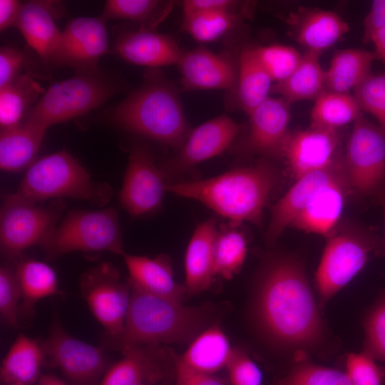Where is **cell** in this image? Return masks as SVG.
Segmentation results:
<instances>
[{"instance_id": "obj_36", "label": "cell", "mask_w": 385, "mask_h": 385, "mask_svg": "<svg viewBox=\"0 0 385 385\" xmlns=\"http://www.w3.org/2000/svg\"><path fill=\"white\" fill-rule=\"evenodd\" d=\"M247 255L244 235L234 229L218 232L214 249L215 275L230 279L242 267Z\"/></svg>"}, {"instance_id": "obj_15", "label": "cell", "mask_w": 385, "mask_h": 385, "mask_svg": "<svg viewBox=\"0 0 385 385\" xmlns=\"http://www.w3.org/2000/svg\"><path fill=\"white\" fill-rule=\"evenodd\" d=\"M239 125L226 115L209 120L188 134L180 151L161 168L166 178L182 175L226 150L236 138Z\"/></svg>"}, {"instance_id": "obj_3", "label": "cell", "mask_w": 385, "mask_h": 385, "mask_svg": "<svg viewBox=\"0 0 385 385\" xmlns=\"http://www.w3.org/2000/svg\"><path fill=\"white\" fill-rule=\"evenodd\" d=\"M112 123L127 131L181 148L188 124L176 88L162 73L148 72L140 86L115 106Z\"/></svg>"}, {"instance_id": "obj_41", "label": "cell", "mask_w": 385, "mask_h": 385, "mask_svg": "<svg viewBox=\"0 0 385 385\" xmlns=\"http://www.w3.org/2000/svg\"><path fill=\"white\" fill-rule=\"evenodd\" d=\"M354 93L361 110L371 114L385 133V73H371Z\"/></svg>"}, {"instance_id": "obj_45", "label": "cell", "mask_w": 385, "mask_h": 385, "mask_svg": "<svg viewBox=\"0 0 385 385\" xmlns=\"http://www.w3.org/2000/svg\"><path fill=\"white\" fill-rule=\"evenodd\" d=\"M231 385H261L262 373L256 364L243 351L234 349L227 366Z\"/></svg>"}, {"instance_id": "obj_37", "label": "cell", "mask_w": 385, "mask_h": 385, "mask_svg": "<svg viewBox=\"0 0 385 385\" xmlns=\"http://www.w3.org/2000/svg\"><path fill=\"white\" fill-rule=\"evenodd\" d=\"M164 1L156 0H108L100 17L109 19L129 20L144 25L158 24L168 14L169 6L163 8Z\"/></svg>"}, {"instance_id": "obj_21", "label": "cell", "mask_w": 385, "mask_h": 385, "mask_svg": "<svg viewBox=\"0 0 385 385\" xmlns=\"http://www.w3.org/2000/svg\"><path fill=\"white\" fill-rule=\"evenodd\" d=\"M351 192L348 178L323 188L309 200L290 226L307 232L330 236Z\"/></svg>"}, {"instance_id": "obj_47", "label": "cell", "mask_w": 385, "mask_h": 385, "mask_svg": "<svg viewBox=\"0 0 385 385\" xmlns=\"http://www.w3.org/2000/svg\"><path fill=\"white\" fill-rule=\"evenodd\" d=\"M24 55L20 51L9 46L0 49V88L12 82L19 76Z\"/></svg>"}, {"instance_id": "obj_13", "label": "cell", "mask_w": 385, "mask_h": 385, "mask_svg": "<svg viewBox=\"0 0 385 385\" xmlns=\"http://www.w3.org/2000/svg\"><path fill=\"white\" fill-rule=\"evenodd\" d=\"M166 177L143 147L130 152L119 200L131 215L141 216L157 210L167 192Z\"/></svg>"}, {"instance_id": "obj_8", "label": "cell", "mask_w": 385, "mask_h": 385, "mask_svg": "<svg viewBox=\"0 0 385 385\" xmlns=\"http://www.w3.org/2000/svg\"><path fill=\"white\" fill-rule=\"evenodd\" d=\"M378 242L359 228H345L329 236L316 273V286L321 306L360 272Z\"/></svg>"}, {"instance_id": "obj_43", "label": "cell", "mask_w": 385, "mask_h": 385, "mask_svg": "<svg viewBox=\"0 0 385 385\" xmlns=\"http://www.w3.org/2000/svg\"><path fill=\"white\" fill-rule=\"evenodd\" d=\"M364 351L385 362V295L372 308L364 324Z\"/></svg>"}, {"instance_id": "obj_4", "label": "cell", "mask_w": 385, "mask_h": 385, "mask_svg": "<svg viewBox=\"0 0 385 385\" xmlns=\"http://www.w3.org/2000/svg\"><path fill=\"white\" fill-rule=\"evenodd\" d=\"M130 288L124 328L118 339L122 350L143 345L185 343L204 327L206 317L202 309L185 307L180 301L151 294L131 285Z\"/></svg>"}, {"instance_id": "obj_53", "label": "cell", "mask_w": 385, "mask_h": 385, "mask_svg": "<svg viewBox=\"0 0 385 385\" xmlns=\"http://www.w3.org/2000/svg\"><path fill=\"white\" fill-rule=\"evenodd\" d=\"M379 202L381 205L384 217V223H385V193H381L379 195L377 196ZM384 251H385V237H384Z\"/></svg>"}, {"instance_id": "obj_29", "label": "cell", "mask_w": 385, "mask_h": 385, "mask_svg": "<svg viewBox=\"0 0 385 385\" xmlns=\"http://www.w3.org/2000/svg\"><path fill=\"white\" fill-rule=\"evenodd\" d=\"M42 346L31 338L20 335L2 361L1 380L4 385H31L40 378L44 359Z\"/></svg>"}, {"instance_id": "obj_23", "label": "cell", "mask_w": 385, "mask_h": 385, "mask_svg": "<svg viewBox=\"0 0 385 385\" xmlns=\"http://www.w3.org/2000/svg\"><path fill=\"white\" fill-rule=\"evenodd\" d=\"M49 1H30L24 3L16 27L28 44L48 63L57 46L61 31L55 18L60 9Z\"/></svg>"}, {"instance_id": "obj_31", "label": "cell", "mask_w": 385, "mask_h": 385, "mask_svg": "<svg viewBox=\"0 0 385 385\" xmlns=\"http://www.w3.org/2000/svg\"><path fill=\"white\" fill-rule=\"evenodd\" d=\"M272 80L258 61L254 48H245L239 58L236 83L238 106L247 115L270 96Z\"/></svg>"}, {"instance_id": "obj_26", "label": "cell", "mask_w": 385, "mask_h": 385, "mask_svg": "<svg viewBox=\"0 0 385 385\" xmlns=\"http://www.w3.org/2000/svg\"><path fill=\"white\" fill-rule=\"evenodd\" d=\"M47 128L28 121L1 129L0 168L17 172L29 168L35 160Z\"/></svg>"}, {"instance_id": "obj_46", "label": "cell", "mask_w": 385, "mask_h": 385, "mask_svg": "<svg viewBox=\"0 0 385 385\" xmlns=\"http://www.w3.org/2000/svg\"><path fill=\"white\" fill-rule=\"evenodd\" d=\"M175 385H231L228 379L215 374L195 371L182 362L180 357L172 354Z\"/></svg>"}, {"instance_id": "obj_16", "label": "cell", "mask_w": 385, "mask_h": 385, "mask_svg": "<svg viewBox=\"0 0 385 385\" xmlns=\"http://www.w3.org/2000/svg\"><path fill=\"white\" fill-rule=\"evenodd\" d=\"M290 104L282 98L269 97L248 115L250 131L236 146L240 154L280 157L289 135Z\"/></svg>"}, {"instance_id": "obj_22", "label": "cell", "mask_w": 385, "mask_h": 385, "mask_svg": "<svg viewBox=\"0 0 385 385\" xmlns=\"http://www.w3.org/2000/svg\"><path fill=\"white\" fill-rule=\"evenodd\" d=\"M287 22L295 40L307 48L321 53L348 32V24L337 14L319 9L301 8L289 14Z\"/></svg>"}, {"instance_id": "obj_51", "label": "cell", "mask_w": 385, "mask_h": 385, "mask_svg": "<svg viewBox=\"0 0 385 385\" xmlns=\"http://www.w3.org/2000/svg\"><path fill=\"white\" fill-rule=\"evenodd\" d=\"M371 41L374 43L375 51H374L377 59L385 62V27L374 34Z\"/></svg>"}, {"instance_id": "obj_18", "label": "cell", "mask_w": 385, "mask_h": 385, "mask_svg": "<svg viewBox=\"0 0 385 385\" xmlns=\"http://www.w3.org/2000/svg\"><path fill=\"white\" fill-rule=\"evenodd\" d=\"M337 130L312 126L290 132L283 150L291 174L297 180L322 169L342 155Z\"/></svg>"}, {"instance_id": "obj_50", "label": "cell", "mask_w": 385, "mask_h": 385, "mask_svg": "<svg viewBox=\"0 0 385 385\" xmlns=\"http://www.w3.org/2000/svg\"><path fill=\"white\" fill-rule=\"evenodd\" d=\"M24 3L16 0H0V29L16 26Z\"/></svg>"}, {"instance_id": "obj_49", "label": "cell", "mask_w": 385, "mask_h": 385, "mask_svg": "<svg viewBox=\"0 0 385 385\" xmlns=\"http://www.w3.org/2000/svg\"><path fill=\"white\" fill-rule=\"evenodd\" d=\"M240 3L231 0H186L183 3V14L188 15L202 11H235Z\"/></svg>"}, {"instance_id": "obj_34", "label": "cell", "mask_w": 385, "mask_h": 385, "mask_svg": "<svg viewBox=\"0 0 385 385\" xmlns=\"http://www.w3.org/2000/svg\"><path fill=\"white\" fill-rule=\"evenodd\" d=\"M15 270L24 311L30 312L38 300L59 293L56 272L48 265L26 260L19 262Z\"/></svg>"}, {"instance_id": "obj_20", "label": "cell", "mask_w": 385, "mask_h": 385, "mask_svg": "<svg viewBox=\"0 0 385 385\" xmlns=\"http://www.w3.org/2000/svg\"><path fill=\"white\" fill-rule=\"evenodd\" d=\"M114 50L125 61L150 68L178 64L183 54L171 37L143 28L122 33Z\"/></svg>"}, {"instance_id": "obj_44", "label": "cell", "mask_w": 385, "mask_h": 385, "mask_svg": "<svg viewBox=\"0 0 385 385\" xmlns=\"http://www.w3.org/2000/svg\"><path fill=\"white\" fill-rule=\"evenodd\" d=\"M374 360L364 351L347 355L346 373L351 385H384L385 384V369L377 365Z\"/></svg>"}, {"instance_id": "obj_33", "label": "cell", "mask_w": 385, "mask_h": 385, "mask_svg": "<svg viewBox=\"0 0 385 385\" xmlns=\"http://www.w3.org/2000/svg\"><path fill=\"white\" fill-rule=\"evenodd\" d=\"M44 92L38 83L27 74L19 75L8 85L0 88L1 129L21 123V120Z\"/></svg>"}, {"instance_id": "obj_48", "label": "cell", "mask_w": 385, "mask_h": 385, "mask_svg": "<svg viewBox=\"0 0 385 385\" xmlns=\"http://www.w3.org/2000/svg\"><path fill=\"white\" fill-rule=\"evenodd\" d=\"M385 27V0H374L364 19V41H371L372 36Z\"/></svg>"}, {"instance_id": "obj_40", "label": "cell", "mask_w": 385, "mask_h": 385, "mask_svg": "<svg viewBox=\"0 0 385 385\" xmlns=\"http://www.w3.org/2000/svg\"><path fill=\"white\" fill-rule=\"evenodd\" d=\"M254 50L262 67L277 83L287 78L302 57L294 48L281 44L254 47Z\"/></svg>"}, {"instance_id": "obj_11", "label": "cell", "mask_w": 385, "mask_h": 385, "mask_svg": "<svg viewBox=\"0 0 385 385\" xmlns=\"http://www.w3.org/2000/svg\"><path fill=\"white\" fill-rule=\"evenodd\" d=\"M81 287L93 316L110 337L118 339L129 308L130 284L121 282L118 271L111 263L103 262L83 274Z\"/></svg>"}, {"instance_id": "obj_7", "label": "cell", "mask_w": 385, "mask_h": 385, "mask_svg": "<svg viewBox=\"0 0 385 385\" xmlns=\"http://www.w3.org/2000/svg\"><path fill=\"white\" fill-rule=\"evenodd\" d=\"M48 257L76 252L108 251L122 255L123 239L114 208L73 210L41 244Z\"/></svg>"}, {"instance_id": "obj_52", "label": "cell", "mask_w": 385, "mask_h": 385, "mask_svg": "<svg viewBox=\"0 0 385 385\" xmlns=\"http://www.w3.org/2000/svg\"><path fill=\"white\" fill-rule=\"evenodd\" d=\"M38 385H67L58 377L52 374H44L38 380Z\"/></svg>"}, {"instance_id": "obj_30", "label": "cell", "mask_w": 385, "mask_h": 385, "mask_svg": "<svg viewBox=\"0 0 385 385\" xmlns=\"http://www.w3.org/2000/svg\"><path fill=\"white\" fill-rule=\"evenodd\" d=\"M319 54L307 51L287 78L272 85L271 93L279 95L289 104L302 100H316L325 90L324 71L319 63Z\"/></svg>"}, {"instance_id": "obj_10", "label": "cell", "mask_w": 385, "mask_h": 385, "mask_svg": "<svg viewBox=\"0 0 385 385\" xmlns=\"http://www.w3.org/2000/svg\"><path fill=\"white\" fill-rule=\"evenodd\" d=\"M352 192L379 195L385 185V133L362 115L353 125L344 155Z\"/></svg>"}, {"instance_id": "obj_1", "label": "cell", "mask_w": 385, "mask_h": 385, "mask_svg": "<svg viewBox=\"0 0 385 385\" xmlns=\"http://www.w3.org/2000/svg\"><path fill=\"white\" fill-rule=\"evenodd\" d=\"M255 314L263 334L282 347L304 353L323 337L322 320L305 271L289 256L274 257L264 267Z\"/></svg>"}, {"instance_id": "obj_28", "label": "cell", "mask_w": 385, "mask_h": 385, "mask_svg": "<svg viewBox=\"0 0 385 385\" xmlns=\"http://www.w3.org/2000/svg\"><path fill=\"white\" fill-rule=\"evenodd\" d=\"M376 58L374 52L363 49L337 51L324 71L325 90L338 93L354 90L371 74V64Z\"/></svg>"}, {"instance_id": "obj_9", "label": "cell", "mask_w": 385, "mask_h": 385, "mask_svg": "<svg viewBox=\"0 0 385 385\" xmlns=\"http://www.w3.org/2000/svg\"><path fill=\"white\" fill-rule=\"evenodd\" d=\"M63 208L61 200L41 206L14 194L5 196L0 214L3 252L15 257L34 245H41L56 227Z\"/></svg>"}, {"instance_id": "obj_35", "label": "cell", "mask_w": 385, "mask_h": 385, "mask_svg": "<svg viewBox=\"0 0 385 385\" xmlns=\"http://www.w3.org/2000/svg\"><path fill=\"white\" fill-rule=\"evenodd\" d=\"M362 115L354 96L324 90L315 101L310 125L337 130Z\"/></svg>"}, {"instance_id": "obj_24", "label": "cell", "mask_w": 385, "mask_h": 385, "mask_svg": "<svg viewBox=\"0 0 385 385\" xmlns=\"http://www.w3.org/2000/svg\"><path fill=\"white\" fill-rule=\"evenodd\" d=\"M217 233L216 220L210 218L197 226L189 241L185 256V287L190 294L207 289L213 282Z\"/></svg>"}, {"instance_id": "obj_27", "label": "cell", "mask_w": 385, "mask_h": 385, "mask_svg": "<svg viewBox=\"0 0 385 385\" xmlns=\"http://www.w3.org/2000/svg\"><path fill=\"white\" fill-rule=\"evenodd\" d=\"M233 350L220 327L213 324L199 333L179 357L183 364L195 371L215 374L227 367Z\"/></svg>"}, {"instance_id": "obj_32", "label": "cell", "mask_w": 385, "mask_h": 385, "mask_svg": "<svg viewBox=\"0 0 385 385\" xmlns=\"http://www.w3.org/2000/svg\"><path fill=\"white\" fill-rule=\"evenodd\" d=\"M122 351V359L107 369L101 385H143L145 381H157L163 378L159 365L141 346Z\"/></svg>"}, {"instance_id": "obj_6", "label": "cell", "mask_w": 385, "mask_h": 385, "mask_svg": "<svg viewBox=\"0 0 385 385\" xmlns=\"http://www.w3.org/2000/svg\"><path fill=\"white\" fill-rule=\"evenodd\" d=\"M116 83L97 69L78 71L52 84L28 111L24 121L46 128L83 115L102 106L117 91Z\"/></svg>"}, {"instance_id": "obj_2", "label": "cell", "mask_w": 385, "mask_h": 385, "mask_svg": "<svg viewBox=\"0 0 385 385\" xmlns=\"http://www.w3.org/2000/svg\"><path fill=\"white\" fill-rule=\"evenodd\" d=\"M279 180L272 164L262 161L208 179L168 183L167 192L196 200L235 224L260 225L262 212Z\"/></svg>"}, {"instance_id": "obj_14", "label": "cell", "mask_w": 385, "mask_h": 385, "mask_svg": "<svg viewBox=\"0 0 385 385\" xmlns=\"http://www.w3.org/2000/svg\"><path fill=\"white\" fill-rule=\"evenodd\" d=\"M108 51L105 21L100 16L78 17L69 21L61 31L49 62L78 71L95 70L98 61Z\"/></svg>"}, {"instance_id": "obj_19", "label": "cell", "mask_w": 385, "mask_h": 385, "mask_svg": "<svg viewBox=\"0 0 385 385\" xmlns=\"http://www.w3.org/2000/svg\"><path fill=\"white\" fill-rule=\"evenodd\" d=\"M183 91L234 90L237 73L226 58L205 48L183 53L178 63Z\"/></svg>"}, {"instance_id": "obj_5", "label": "cell", "mask_w": 385, "mask_h": 385, "mask_svg": "<svg viewBox=\"0 0 385 385\" xmlns=\"http://www.w3.org/2000/svg\"><path fill=\"white\" fill-rule=\"evenodd\" d=\"M14 194L34 203L72 197L103 205L112 190L106 183L94 182L78 160L60 150L36 160Z\"/></svg>"}, {"instance_id": "obj_42", "label": "cell", "mask_w": 385, "mask_h": 385, "mask_svg": "<svg viewBox=\"0 0 385 385\" xmlns=\"http://www.w3.org/2000/svg\"><path fill=\"white\" fill-rule=\"evenodd\" d=\"M21 294L16 270L8 266L0 269V314L3 322L9 326H18Z\"/></svg>"}, {"instance_id": "obj_25", "label": "cell", "mask_w": 385, "mask_h": 385, "mask_svg": "<svg viewBox=\"0 0 385 385\" xmlns=\"http://www.w3.org/2000/svg\"><path fill=\"white\" fill-rule=\"evenodd\" d=\"M122 256L131 286L151 294L182 301L187 292L186 288L174 279L170 261L166 257L150 258L125 252Z\"/></svg>"}, {"instance_id": "obj_39", "label": "cell", "mask_w": 385, "mask_h": 385, "mask_svg": "<svg viewBox=\"0 0 385 385\" xmlns=\"http://www.w3.org/2000/svg\"><path fill=\"white\" fill-rule=\"evenodd\" d=\"M273 385H351L346 372L317 365L304 359L297 361L289 372Z\"/></svg>"}, {"instance_id": "obj_17", "label": "cell", "mask_w": 385, "mask_h": 385, "mask_svg": "<svg viewBox=\"0 0 385 385\" xmlns=\"http://www.w3.org/2000/svg\"><path fill=\"white\" fill-rule=\"evenodd\" d=\"M346 178L348 176L344 155H342L327 167L297 179L283 197L272 207L270 220L266 232L268 243L277 240L319 190Z\"/></svg>"}, {"instance_id": "obj_38", "label": "cell", "mask_w": 385, "mask_h": 385, "mask_svg": "<svg viewBox=\"0 0 385 385\" xmlns=\"http://www.w3.org/2000/svg\"><path fill=\"white\" fill-rule=\"evenodd\" d=\"M238 19L235 11H202L184 15L183 26L195 40L210 42L224 35Z\"/></svg>"}, {"instance_id": "obj_12", "label": "cell", "mask_w": 385, "mask_h": 385, "mask_svg": "<svg viewBox=\"0 0 385 385\" xmlns=\"http://www.w3.org/2000/svg\"><path fill=\"white\" fill-rule=\"evenodd\" d=\"M45 356L73 385H96L108 359L97 346L76 339L56 323L42 346Z\"/></svg>"}]
</instances>
